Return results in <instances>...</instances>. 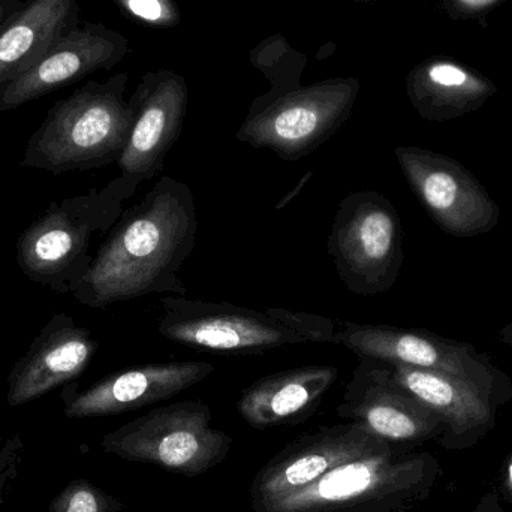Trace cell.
<instances>
[{"mask_svg": "<svg viewBox=\"0 0 512 512\" xmlns=\"http://www.w3.org/2000/svg\"><path fill=\"white\" fill-rule=\"evenodd\" d=\"M352 2L367 3V2H375V0H352Z\"/></svg>", "mask_w": 512, "mask_h": 512, "instance_id": "cell-29", "label": "cell"}, {"mask_svg": "<svg viewBox=\"0 0 512 512\" xmlns=\"http://www.w3.org/2000/svg\"><path fill=\"white\" fill-rule=\"evenodd\" d=\"M123 14L147 26L168 29L179 24L180 12L174 0H114Z\"/></svg>", "mask_w": 512, "mask_h": 512, "instance_id": "cell-23", "label": "cell"}, {"mask_svg": "<svg viewBox=\"0 0 512 512\" xmlns=\"http://www.w3.org/2000/svg\"><path fill=\"white\" fill-rule=\"evenodd\" d=\"M510 478H511V483H512V465H511V468H510Z\"/></svg>", "mask_w": 512, "mask_h": 512, "instance_id": "cell-30", "label": "cell"}, {"mask_svg": "<svg viewBox=\"0 0 512 512\" xmlns=\"http://www.w3.org/2000/svg\"><path fill=\"white\" fill-rule=\"evenodd\" d=\"M499 340L512 348V322L499 331Z\"/></svg>", "mask_w": 512, "mask_h": 512, "instance_id": "cell-28", "label": "cell"}, {"mask_svg": "<svg viewBox=\"0 0 512 512\" xmlns=\"http://www.w3.org/2000/svg\"><path fill=\"white\" fill-rule=\"evenodd\" d=\"M129 102L134 108V125L117 165L120 179L134 195L141 183L164 171L168 153L182 134L188 83L170 69L149 71L141 77Z\"/></svg>", "mask_w": 512, "mask_h": 512, "instance_id": "cell-11", "label": "cell"}, {"mask_svg": "<svg viewBox=\"0 0 512 512\" xmlns=\"http://www.w3.org/2000/svg\"><path fill=\"white\" fill-rule=\"evenodd\" d=\"M327 245L337 276L352 294L373 297L399 279L405 261L402 222L379 192H352L340 201Z\"/></svg>", "mask_w": 512, "mask_h": 512, "instance_id": "cell-7", "label": "cell"}, {"mask_svg": "<svg viewBox=\"0 0 512 512\" xmlns=\"http://www.w3.org/2000/svg\"><path fill=\"white\" fill-rule=\"evenodd\" d=\"M339 376L330 364H310L271 373L240 396V417L254 429L303 423L315 414Z\"/></svg>", "mask_w": 512, "mask_h": 512, "instance_id": "cell-17", "label": "cell"}, {"mask_svg": "<svg viewBox=\"0 0 512 512\" xmlns=\"http://www.w3.org/2000/svg\"><path fill=\"white\" fill-rule=\"evenodd\" d=\"M427 471L424 457L382 451L339 466L254 512H391L424 489Z\"/></svg>", "mask_w": 512, "mask_h": 512, "instance_id": "cell-8", "label": "cell"}, {"mask_svg": "<svg viewBox=\"0 0 512 512\" xmlns=\"http://www.w3.org/2000/svg\"><path fill=\"white\" fill-rule=\"evenodd\" d=\"M333 343L346 346L358 358L447 373L477 385L499 402L512 394L510 378L492 363L489 355L471 343L421 328L343 321Z\"/></svg>", "mask_w": 512, "mask_h": 512, "instance_id": "cell-9", "label": "cell"}, {"mask_svg": "<svg viewBox=\"0 0 512 512\" xmlns=\"http://www.w3.org/2000/svg\"><path fill=\"white\" fill-rule=\"evenodd\" d=\"M131 197L117 176L104 188L53 201L18 236L15 252L21 273L56 294L74 295L93 261V237L110 233Z\"/></svg>", "mask_w": 512, "mask_h": 512, "instance_id": "cell-4", "label": "cell"}, {"mask_svg": "<svg viewBox=\"0 0 512 512\" xmlns=\"http://www.w3.org/2000/svg\"><path fill=\"white\" fill-rule=\"evenodd\" d=\"M390 376L424 406L435 412L456 438L478 435L493 424L499 402L471 382L432 370L388 364Z\"/></svg>", "mask_w": 512, "mask_h": 512, "instance_id": "cell-18", "label": "cell"}, {"mask_svg": "<svg viewBox=\"0 0 512 512\" xmlns=\"http://www.w3.org/2000/svg\"><path fill=\"white\" fill-rule=\"evenodd\" d=\"M131 51L129 39L102 23L78 24L20 77L0 89V113L17 110L98 71H110Z\"/></svg>", "mask_w": 512, "mask_h": 512, "instance_id": "cell-14", "label": "cell"}, {"mask_svg": "<svg viewBox=\"0 0 512 512\" xmlns=\"http://www.w3.org/2000/svg\"><path fill=\"white\" fill-rule=\"evenodd\" d=\"M18 475V465H12L11 468L6 469L2 475H0V508L3 505V499H5L6 487L11 481H14Z\"/></svg>", "mask_w": 512, "mask_h": 512, "instance_id": "cell-27", "label": "cell"}, {"mask_svg": "<svg viewBox=\"0 0 512 512\" xmlns=\"http://www.w3.org/2000/svg\"><path fill=\"white\" fill-rule=\"evenodd\" d=\"M251 63L270 81L267 95L274 96L301 86L306 57L294 50L282 35H274L256 45Z\"/></svg>", "mask_w": 512, "mask_h": 512, "instance_id": "cell-21", "label": "cell"}, {"mask_svg": "<svg viewBox=\"0 0 512 512\" xmlns=\"http://www.w3.org/2000/svg\"><path fill=\"white\" fill-rule=\"evenodd\" d=\"M23 451L24 442L20 435L11 436L6 441L0 442V475L12 465H20Z\"/></svg>", "mask_w": 512, "mask_h": 512, "instance_id": "cell-25", "label": "cell"}, {"mask_svg": "<svg viewBox=\"0 0 512 512\" xmlns=\"http://www.w3.org/2000/svg\"><path fill=\"white\" fill-rule=\"evenodd\" d=\"M98 340L68 313H56L32 340L8 376L6 402L12 408L71 384L89 369Z\"/></svg>", "mask_w": 512, "mask_h": 512, "instance_id": "cell-16", "label": "cell"}, {"mask_svg": "<svg viewBox=\"0 0 512 512\" xmlns=\"http://www.w3.org/2000/svg\"><path fill=\"white\" fill-rule=\"evenodd\" d=\"M197 236L191 188L162 176L111 228L74 297L90 309L152 294L183 297L188 289L179 271L194 252Z\"/></svg>", "mask_w": 512, "mask_h": 512, "instance_id": "cell-1", "label": "cell"}, {"mask_svg": "<svg viewBox=\"0 0 512 512\" xmlns=\"http://www.w3.org/2000/svg\"><path fill=\"white\" fill-rule=\"evenodd\" d=\"M128 81V72H117L57 101L30 137L21 165L59 176L117 164L134 125Z\"/></svg>", "mask_w": 512, "mask_h": 512, "instance_id": "cell-2", "label": "cell"}, {"mask_svg": "<svg viewBox=\"0 0 512 512\" xmlns=\"http://www.w3.org/2000/svg\"><path fill=\"white\" fill-rule=\"evenodd\" d=\"M357 78H330L288 92L258 96L237 131L240 143L297 162L327 143L352 116Z\"/></svg>", "mask_w": 512, "mask_h": 512, "instance_id": "cell-5", "label": "cell"}, {"mask_svg": "<svg viewBox=\"0 0 512 512\" xmlns=\"http://www.w3.org/2000/svg\"><path fill=\"white\" fill-rule=\"evenodd\" d=\"M501 0H444V8L451 17H478L483 12L490 11Z\"/></svg>", "mask_w": 512, "mask_h": 512, "instance_id": "cell-24", "label": "cell"}, {"mask_svg": "<svg viewBox=\"0 0 512 512\" xmlns=\"http://www.w3.org/2000/svg\"><path fill=\"white\" fill-rule=\"evenodd\" d=\"M212 423L209 405L182 400L152 409L107 433L101 448L128 462L198 477L221 465L233 448V439Z\"/></svg>", "mask_w": 512, "mask_h": 512, "instance_id": "cell-6", "label": "cell"}, {"mask_svg": "<svg viewBox=\"0 0 512 512\" xmlns=\"http://www.w3.org/2000/svg\"><path fill=\"white\" fill-rule=\"evenodd\" d=\"M388 450L394 448L354 421L300 436L255 475L252 510L310 486L339 466Z\"/></svg>", "mask_w": 512, "mask_h": 512, "instance_id": "cell-12", "label": "cell"}, {"mask_svg": "<svg viewBox=\"0 0 512 512\" xmlns=\"http://www.w3.org/2000/svg\"><path fill=\"white\" fill-rule=\"evenodd\" d=\"M394 155L415 197L444 233L471 239L498 227L501 207L459 161L415 146H397Z\"/></svg>", "mask_w": 512, "mask_h": 512, "instance_id": "cell-10", "label": "cell"}, {"mask_svg": "<svg viewBox=\"0 0 512 512\" xmlns=\"http://www.w3.org/2000/svg\"><path fill=\"white\" fill-rule=\"evenodd\" d=\"M24 0H0V30L3 29L9 18L23 6Z\"/></svg>", "mask_w": 512, "mask_h": 512, "instance_id": "cell-26", "label": "cell"}, {"mask_svg": "<svg viewBox=\"0 0 512 512\" xmlns=\"http://www.w3.org/2000/svg\"><path fill=\"white\" fill-rule=\"evenodd\" d=\"M125 505L86 478L71 481L51 501L48 512H123Z\"/></svg>", "mask_w": 512, "mask_h": 512, "instance_id": "cell-22", "label": "cell"}, {"mask_svg": "<svg viewBox=\"0 0 512 512\" xmlns=\"http://www.w3.org/2000/svg\"><path fill=\"white\" fill-rule=\"evenodd\" d=\"M161 306V336L213 354H265L303 343H333L336 336V325L327 316L283 307L256 310L179 295L162 297Z\"/></svg>", "mask_w": 512, "mask_h": 512, "instance_id": "cell-3", "label": "cell"}, {"mask_svg": "<svg viewBox=\"0 0 512 512\" xmlns=\"http://www.w3.org/2000/svg\"><path fill=\"white\" fill-rule=\"evenodd\" d=\"M337 414L360 423L397 451L447 432L435 412L391 379L387 363L370 358H358Z\"/></svg>", "mask_w": 512, "mask_h": 512, "instance_id": "cell-13", "label": "cell"}, {"mask_svg": "<svg viewBox=\"0 0 512 512\" xmlns=\"http://www.w3.org/2000/svg\"><path fill=\"white\" fill-rule=\"evenodd\" d=\"M215 372L209 361L144 364L111 373L80 390L77 382L63 385V414L72 420L102 418L137 411L173 399Z\"/></svg>", "mask_w": 512, "mask_h": 512, "instance_id": "cell-15", "label": "cell"}, {"mask_svg": "<svg viewBox=\"0 0 512 512\" xmlns=\"http://www.w3.org/2000/svg\"><path fill=\"white\" fill-rule=\"evenodd\" d=\"M496 90L484 75L444 57L424 60L406 80L412 107L429 122H450L474 113Z\"/></svg>", "mask_w": 512, "mask_h": 512, "instance_id": "cell-19", "label": "cell"}, {"mask_svg": "<svg viewBox=\"0 0 512 512\" xmlns=\"http://www.w3.org/2000/svg\"><path fill=\"white\" fill-rule=\"evenodd\" d=\"M78 24V0H24L0 30V89L29 71Z\"/></svg>", "mask_w": 512, "mask_h": 512, "instance_id": "cell-20", "label": "cell"}]
</instances>
